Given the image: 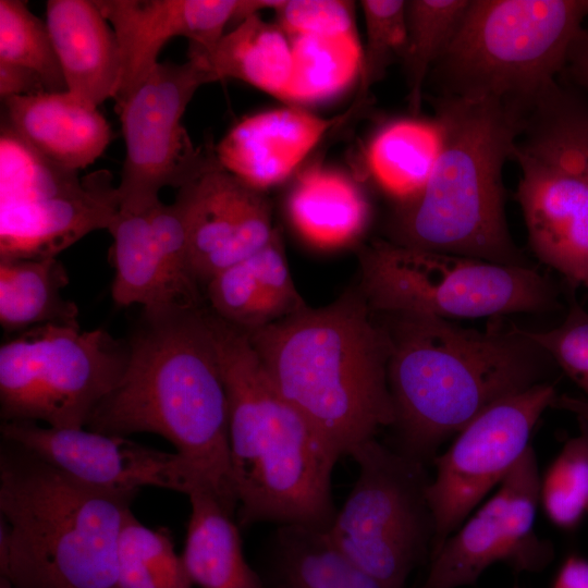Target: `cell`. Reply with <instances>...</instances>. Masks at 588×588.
<instances>
[{
	"label": "cell",
	"mask_w": 588,
	"mask_h": 588,
	"mask_svg": "<svg viewBox=\"0 0 588 588\" xmlns=\"http://www.w3.org/2000/svg\"><path fill=\"white\" fill-rule=\"evenodd\" d=\"M442 147L439 120L400 118L380 127L367 150L377 185L399 205L414 199L427 184Z\"/></svg>",
	"instance_id": "4316f807"
},
{
	"label": "cell",
	"mask_w": 588,
	"mask_h": 588,
	"mask_svg": "<svg viewBox=\"0 0 588 588\" xmlns=\"http://www.w3.org/2000/svg\"><path fill=\"white\" fill-rule=\"evenodd\" d=\"M45 22L66 90L97 108L113 99L121 74L120 50L95 0H49Z\"/></svg>",
	"instance_id": "44dd1931"
},
{
	"label": "cell",
	"mask_w": 588,
	"mask_h": 588,
	"mask_svg": "<svg viewBox=\"0 0 588 588\" xmlns=\"http://www.w3.org/2000/svg\"><path fill=\"white\" fill-rule=\"evenodd\" d=\"M188 519L182 560L193 585L199 588H264L244 555L233 516L206 490L188 495Z\"/></svg>",
	"instance_id": "d4e9b609"
},
{
	"label": "cell",
	"mask_w": 588,
	"mask_h": 588,
	"mask_svg": "<svg viewBox=\"0 0 588 588\" xmlns=\"http://www.w3.org/2000/svg\"><path fill=\"white\" fill-rule=\"evenodd\" d=\"M205 291L210 311L244 331L282 318L245 260L217 273L206 284Z\"/></svg>",
	"instance_id": "d590c367"
},
{
	"label": "cell",
	"mask_w": 588,
	"mask_h": 588,
	"mask_svg": "<svg viewBox=\"0 0 588 588\" xmlns=\"http://www.w3.org/2000/svg\"><path fill=\"white\" fill-rule=\"evenodd\" d=\"M42 91H46L42 82L32 70L0 62V96L3 101Z\"/></svg>",
	"instance_id": "ab89813d"
},
{
	"label": "cell",
	"mask_w": 588,
	"mask_h": 588,
	"mask_svg": "<svg viewBox=\"0 0 588 588\" xmlns=\"http://www.w3.org/2000/svg\"><path fill=\"white\" fill-rule=\"evenodd\" d=\"M442 147L412 200L399 205L394 243L430 252L523 265L504 212L503 168L513 158L525 117L491 99L439 96Z\"/></svg>",
	"instance_id": "8992f818"
},
{
	"label": "cell",
	"mask_w": 588,
	"mask_h": 588,
	"mask_svg": "<svg viewBox=\"0 0 588 588\" xmlns=\"http://www.w3.org/2000/svg\"><path fill=\"white\" fill-rule=\"evenodd\" d=\"M188 54L201 60L215 82L240 79L280 99L291 77L290 38L258 14L238 22L209 50L189 46Z\"/></svg>",
	"instance_id": "484cf974"
},
{
	"label": "cell",
	"mask_w": 588,
	"mask_h": 588,
	"mask_svg": "<svg viewBox=\"0 0 588 588\" xmlns=\"http://www.w3.org/2000/svg\"><path fill=\"white\" fill-rule=\"evenodd\" d=\"M357 479L327 530L332 542L385 588H404L430 559L434 523L426 464L370 439L348 455Z\"/></svg>",
	"instance_id": "30bf717a"
},
{
	"label": "cell",
	"mask_w": 588,
	"mask_h": 588,
	"mask_svg": "<svg viewBox=\"0 0 588 588\" xmlns=\"http://www.w3.org/2000/svg\"><path fill=\"white\" fill-rule=\"evenodd\" d=\"M174 203L185 224L193 272L203 286L261 249L275 231L262 192L223 169L217 157L177 189Z\"/></svg>",
	"instance_id": "2e32d148"
},
{
	"label": "cell",
	"mask_w": 588,
	"mask_h": 588,
	"mask_svg": "<svg viewBox=\"0 0 588 588\" xmlns=\"http://www.w3.org/2000/svg\"><path fill=\"white\" fill-rule=\"evenodd\" d=\"M522 331L563 369L588 400V313L573 301L559 327Z\"/></svg>",
	"instance_id": "8d00e7d4"
},
{
	"label": "cell",
	"mask_w": 588,
	"mask_h": 588,
	"mask_svg": "<svg viewBox=\"0 0 588 588\" xmlns=\"http://www.w3.org/2000/svg\"><path fill=\"white\" fill-rule=\"evenodd\" d=\"M565 68L575 83L588 90V26H583L576 36Z\"/></svg>",
	"instance_id": "b9f144b4"
},
{
	"label": "cell",
	"mask_w": 588,
	"mask_h": 588,
	"mask_svg": "<svg viewBox=\"0 0 588 588\" xmlns=\"http://www.w3.org/2000/svg\"><path fill=\"white\" fill-rule=\"evenodd\" d=\"M362 106L324 119L297 108L262 111L236 123L215 147L220 166L262 192L285 181L333 128Z\"/></svg>",
	"instance_id": "d6986e66"
},
{
	"label": "cell",
	"mask_w": 588,
	"mask_h": 588,
	"mask_svg": "<svg viewBox=\"0 0 588 588\" xmlns=\"http://www.w3.org/2000/svg\"><path fill=\"white\" fill-rule=\"evenodd\" d=\"M0 62L32 70L46 91L66 90L48 26L26 1L0 0Z\"/></svg>",
	"instance_id": "d6a6232c"
},
{
	"label": "cell",
	"mask_w": 588,
	"mask_h": 588,
	"mask_svg": "<svg viewBox=\"0 0 588 588\" xmlns=\"http://www.w3.org/2000/svg\"><path fill=\"white\" fill-rule=\"evenodd\" d=\"M360 7L366 39L357 105H364L369 89L383 78L390 65L403 61L407 42L406 1L363 0Z\"/></svg>",
	"instance_id": "e575fe53"
},
{
	"label": "cell",
	"mask_w": 588,
	"mask_h": 588,
	"mask_svg": "<svg viewBox=\"0 0 588 588\" xmlns=\"http://www.w3.org/2000/svg\"><path fill=\"white\" fill-rule=\"evenodd\" d=\"M149 207L119 209L108 228L113 238L112 298L118 306H142L145 317L186 311L181 308L170 284Z\"/></svg>",
	"instance_id": "cb8c5ba5"
},
{
	"label": "cell",
	"mask_w": 588,
	"mask_h": 588,
	"mask_svg": "<svg viewBox=\"0 0 588 588\" xmlns=\"http://www.w3.org/2000/svg\"><path fill=\"white\" fill-rule=\"evenodd\" d=\"M119 588H193L166 528L143 525L127 509L118 544Z\"/></svg>",
	"instance_id": "4dcf8cb0"
},
{
	"label": "cell",
	"mask_w": 588,
	"mask_h": 588,
	"mask_svg": "<svg viewBox=\"0 0 588 588\" xmlns=\"http://www.w3.org/2000/svg\"><path fill=\"white\" fill-rule=\"evenodd\" d=\"M0 432L2 439L27 448L75 480L115 495L133 500L147 486L186 495L205 490L197 473L180 454L151 449L126 437L29 421L2 422Z\"/></svg>",
	"instance_id": "9a60e30c"
},
{
	"label": "cell",
	"mask_w": 588,
	"mask_h": 588,
	"mask_svg": "<svg viewBox=\"0 0 588 588\" xmlns=\"http://www.w3.org/2000/svg\"><path fill=\"white\" fill-rule=\"evenodd\" d=\"M550 588H588V560L577 554L566 558Z\"/></svg>",
	"instance_id": "60d3db41"
},
{
	"label": "cell",
	"mask_w": 588,
	"mask_h": 588,
	"mask_svg": "<svg viewBox=\"0 0 588 588\" xmlns=\"http://www.w3.org/2000/svg\"><path fill=\"white\" fill-rule=\"evenodd\" d=\"M114 30L121 74L113 96L121 108L147 79L164 45L185 37L189 46L211 49L238 20L242 0H95Z\"/></svg>",
	"instance_id": "ac0fdd59"
},
{
	"label": "cell",
	"mask_w": 588,
	"mask_h": 588,
	"mask_svg": "<svg viewBox=\"0 0 588 588\" xmlns=\"http://www.w3.org/2000/svg\"><path fill=\"white\" fill-rule=\"evenodd\" d=\"M292 71L283 100L310 103L343 91L360 74L356 32L290 38Z\"/></svg>",
	"instance_id": "f1b7e54d"
},
{
	"label": "cell",
	"mask_w": 588,
	"mask_h": 588,
	"mask_svg": "<svg viewBox=\"0 0 588 588\" xmlns=\"http://www.w3.org/2000/svg\"><path fill=\"white\" fill-rule=\"evenodd\" d=\"M127 357L128 344L103 329L47 323L20 332L0 347L2 422L86 427L120 381Z\"/></svg>",
	"instance_id": "9c48e42d"
},
{
	"label": "cell",
	"mask_w": 588,
	"mask_h": 588,
	"mask_svg": "<svg viewBox=\"0 0 588 588\" xmlns=\"http://www.w3.org/2000/svg\"><path fill=\"white\" fill-rule=\"evenodd\" d=\"M131 502L2 439L0 576L15 588H119L118 544Z\"/></svg>",
	"instance_id": "5b68a950"
},
{
	"label": "cell",
	"mask_w": 588,
	"mask_h": 588,
	"mask_svg": "<svg viewBox=\"0 0 588 588\" xmlns=\"http://www.w3.org/2000/svg\"><path fill=\"white\" fill-rule=\"evenodd\" d=\"M4 106V120L25 142L74 171L95 162L112 137L98 108L68 90L12 97Z\"/></svg>",
	"instance_id": "ffe728a7"
},
{
	"label": "cell",
	"mask_w": 588,
	"mask_h": 588,
	"mask_svg": "<svg viewBox=\"0 0 588 588\" xmlns=\"http://www.w3.org/2000/svg\"><path fill=\"white\" fill-rule=\"evenodd\" d=\"M514 588H518V587H514Z\"/></svg>",
	"instance_id": "bcb514c9"
},
{
	"label": "cell",
	"mask_w": 588,
	"mask_h": 588,
	"mask_svg": "<svg viewBox=\"0 0 588 588\" xmlns=\"http://www.w3.org/2000/svg\"><path fill=\"white\" fill-rule=\"evenodd\" d=\"M555 397L554 387L547 381L504 397L470 420L449 449L436 455V476L427 488L434 523L430 558L519 461Z\"/></svg>",
	"instance_id": "4fadbf2b"
},
{
	"label": "cell",
	"mask_w": 588,
	"mask_h": 588,
	"mask_svg": "<svg viewBox=\"0 0 588 588\" xmlns=\"http://www.w3.org/2000/svg\"><path fill=\"white\" fill-rule=\"evenodd\" d=\"M0 588H15L7 578L0 576Z\"/></svg>",
	"instance_id": "ee69618b"
},
{
	"label": "cell",
	"mask_w": 588,
	"mask_h": 588,
	"mask_svg": "<svg viewBox=\"0 0 588 588\" xmlns=\"http://www.w3.org/2000/svg\"><path fill=\"white\" fill-rule=\"evenodd\" d=\"M517 199L535 255L573 286L588 289V183L517 140Z\"/></svg>",
	"instance_id": "e0dca14e"
},
{
	"label": "cell",
	"mask_w": 588,
	"mask_h": 588,
	"mask_svg": "<svg viewBox=\"0 0 588 588\" xmlns=\"http://www.w3.org/2000/svg\"><path fill=\"white\" fill-rule=\"evenodd\" d=\"M33 148L3 120L0 134V258H52L119 211L110 173L79 179Z\"/></svg>",
	"instance_id": "8fae6325"
},
{
	"label": "cell",
	"mask_w": 588,
	"mask_h": 588,
	"mask_svg": "<svg viewBox=\"0 0 588 588\" xmlns=\"http://www.w3.org/2000/svg\"><path fill=\"white\" fill-rule=\"evenodd\" d=\"M540 479L530 445L495 493L430 558L420 588L474 585L494 563H504L515 573L543 571L553 559V548L534 529Z\"/></svg>",
	"instance_id": "5bb4252c"
},
{
	"label": "cell",
	"mask_w": 588,
	"mask_h": 588,
	"mask_svg": "<svg viewBox=\"0 0 588 588\" xmlns=\"http://www.w3.org/2000/svg\"><path fill=\"white\" fill-rule=\"evenodd\" d=\"M245 261L282 318L306 307L293 282L277 230L270 241Z\"/></svg>",
	"instance_id": "f35d334b"
},
{
	"label": "cell",
	"mask_w": 588,
	"mask_h": 588,
	"mask_svg": "<svg viewBox=\"0 0 588 588\" xmlns=\"http://www.w3.org/2000/svg\"><path fill=\"white\" fill-rule=\"evenodd\" d=\"M226 390L238 523L328 530L340 456L279 391L247 333L206 310Z\"/></svg>",
	"instance_id": "7a4b0ae2"
},
{
	"label": "cell",
	"mask_w": 588,
	"mask_h": 588,
	"mask_svg": "<svg viewBox=\"0 0 588 588\" xmlns=\"http://www.w3.org/2000/svg\"><path fill=\"white\" fill-rule=\"evenodd\" d=\"M362 295L391 315L448 318L539 313L555 291L536 269L376 241L360 253Z\"/></svg>",
	"instance_id": "ba28073f"
},
{
	"label": "cell",
	"mask_w": 588,
	"mask_h": 588,
	"mask_svg": "<svg viewBox=\"0 0 588 588\" xmlns=\"http://www.w3.org/2000/svg\"><path fill=\"white\" fill-rule=\"evenodd\" d=\"M388 382L395 451L424 464L493 403L546 382L539 346L520 328L485 331L421 315H393Z\"/></svg>",
	"instance_id": "3957f363"
},
{
	"label": "cell",
	"mask_w": 588,
	"mask_h": 588,
	"mask_svg": "<svg viewBox=\"0 0 588 588\" xmlns=\"http://www.w3.org/2000/svg\"><path fill=\"white\" fill-rule=\"evenodd\" d=\"M553 407L562 408L565 411H568L573 413L579 424L586 426L588 428V400L587 399H578L568 395H561L554 399Z\"/></svg>",
	"instance_id": "7bdbcfd3"
},
{
	"label": "cell",
	"mask_w": 588,
	"mask_h": 588,
	"mask_svg": "<svg viewBox=\"0 0 588 588\" xmlns=\"http://www.w3.org/2000/svg\"><path fill=\"white\" fill-rule=\"evenodd\" d=\"M68 273L57 259H0V322L20 333L47 323L78 324L77 308L61 295Z\"/></svg>",
	"instance_id": "83f0119b"
},
{
	"label": "cell",
	"mask_w": 588,
	"mask_h": 588,
	"mask_svg": "<svg viewBox=\"0 0 588 588\" xmlns=\"http://www.w3.org/2000/svg\"><path fill=\"white\" fill-rule=\"evenodd\" d=\"M274 11L289 38L355 32L352 1L281 0Z\"/></svg>",
	"instance_id": "74e56055"
},
{
	"label": "cell",
	"mask_w": 588,
	"mask_h": 588,
	"mask_svg": "<svg viewBox=\"0 0 588 588\" xmlns=\"http://www.w3.org/2000/svg\"><path fill=\"white\" fill-rule=\"evenodd\" d=\"M565 442L540 479V504L551 523L575 528L588 514V428Z\"/></svg>",
	"instance_id": "836d02e7"
},
{
	"label": "cell",
	"mask_w": 588,
	"mask_h": 588,
	"mask_svg": "<svg viewBox=\"0 0 588 588\" xmlns=\"http://www.w3.org/2000/svg\"><path fill=\"white\" fill-rule=\"evenodd\" d=\"M587 11H588V0H586Z\"/></svg>",
	"instance_id": "f6af8a7d"
},
{
	"label": "cell",
	"mask_w": 588,
	"mask_h": 588,
	"mask_svg": "<svg viewBox=\"0 0 588 588\" xmlns=\"http://www.w3.org/2000/svg\"><path fill=\"white\" fill-rule=\"evenodd\" d=\"M369 310L348 292L245 331L279 391L340 457L395 422L390 338Z\"/></svg>",
	"instance_id": "277c9868"
},
{
	"label": "cell",
	"mask_w": 588,
	"mask_h": 588,
	"mask_svg": "<svg viewBox=\"0 0 588 588\" xmlns=\"http://www.w3.org/2000/svg\"><path fill=\"white\" fill-rule=\"evenodd\" d=\"M519 143L588 183V105L559 85L526 118Z\"/></svg>",
	"instance_id": "f546056e"
},
{
	"label": "cell",
	"mask_w": 588,
	"mask_h": 588,
	"mask_svg": "<svg viewBox=\"0 0 588 588\" xmlns=\"http://www.w3.org/2000/svg\"><path fill=\"white\" fill-rule=\"evenodd\" d=\"M86 427L110 436L163 437L229 514L238 507L226 390L206 309L144 316L120 381Z\"/></svg>",
	"instance_id": "6da1fadb"
},
{
	"label": "cell",
	"mask_w": 588,
	"mask_h": 588,
	"mask_svg": "<svg viewBox=\"0 0 588 588\" xmlns=\"http://www.w3.org/2000/svg\"><path fill=\"white\" fill-rule=\"evenodd\" d=\"M286 211L299 237L323 252L353 245L365 232L370 216L359 185L344 173L320 166L296 180L287 196Z\"/></svg>",
	"instance_id": "603a6c76"
},
{
	"label": "cell",
	"mask_w": 588,
	"mask_h": 588,
	"mask_svg": "<svg viewBox=\"0 0 588 588\" xmlns=\"http://www.w3.org/2000/svg\"><path fill=\"white\" fill-rule=\"evenodd\" d=\"M586 0H470L434 64L440 96L491 99L525 118L555 85Z\"/></svg>",
	"instance_id": "52a82bcc"
},
{
	"label": "cell",
	"mask_w": 588,
	"mask_h": 588,
	"mask_svg": "<svg viewBox=\"0 0 588 588\" xmlns=\"http://www.w3.org/2000/svg\"><path fill=\"white\" fill-rule=\"evenodd\" d=\"M469 1H406L407 42L402 62L413 115L419 114L426 78L448 48Z\"/></svg>",
	"instance_id": "1f68e13d"
},
{
	"label": "cell",
	"mask_w": 588,
	"mask_h": 588,
	"mask_svg": "<svg viewBox=\"0 0 588 588\" xmlns=\"http://www.w3.org/2000/svg\"><path fill=\"white\" fill-rule=\"evenodd\" d=\"M200 59L159 62L117 111L125 155L117 186L119 209L140 210L159 201L164 187L180 189L216 158L215 148H195L182 119L197 89L213 83Z\"/></svg>",
	"instance_id": "7c38bea8"
},
{
	"label": "cell",
	"mask_w": 588,
	"mask_h": 588,
	"mask_svg": "<svg viewBox=\"0 0 588 588\" xmlns=\"http://www.w3.org/2000/svg\"><path fill=\"white\" fill-rule=\"evenodd\" d=\"M254 567L264 588H385L356 566L327 530L301 525L277 526Z\"/></svg>",
	"instance_id": "7402d4cb"
}]
</instances>
